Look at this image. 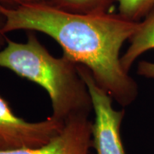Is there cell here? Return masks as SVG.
Masks as SVG:
<instances>
[{
    "mask_svg": "<svg viewBox=\"0 0 154 154\" xmlns=\"http://www.w3.org/2000/svg\"><path fill=\"white\" fill-rule=\"evenodd\" d=\"M47 3V0H0V5L8 8H17L19 6Z\"/></svg>",
    "mask_w": 154,
    "mask_h": 154,
    "instance_id": "9",
    "label": "cell"
},
{
    "mask_svg": "<svg viewBox=\"0 0 154 154\" xmlns=\"http://www.w3.org/2000/svg\"><path fill=\"white\" fill-rule=\"evenodd\" d=\"M129 45L126 52L121 57L122 67L127 72L133 63L144 52L154 49V9L138 23V27L128 39ZM137 74L140 76L154 80V63L140 61L138 63Z\"/></svg>",
    "mask_w": 154,
    "mask_h": 154,
    "instance_id": "6",
    "label": "cell"
},
{
    "mask_svg": "<svg viewBox=\"0 0 154 154\" xmlns=\"http://www.w3.org/2000/svg\"><path fill=\"white\" fill-rule=\"evenodd\" d=\"M118 14L127 20L140 22L154 9V0H116Z\"/></svg>",
    "mask_w": 154,
    "mask_h": 154,
    "instance_id": "8",
    "label": "cell"
},
{
    "mask_svg": "<svg viewBox=\"0 0 154 154\" xmlns=\"http://www.w3.org/2000/svg\"><path fill=\"white\" fill-rule=\"evenodd\" d=\"M5 33L24 30L53 38L63 55L91 71L96 82L121 106L136 99V82L122 67L120 52L135 32L139 22L119 14H78L47 3L8 8L0 5Z\"/></svg>",
    "mask_w": 154,
    "mask_h": 154,
    "instance_id": "1",
    "label": "cell"
},
{
    "mask_svg": "<svg viewBox=\"0 0 154 154\" xmlns=\"http://www.w3.org/2000/svg\"><path fill=\"white\" fill-rule=\"evenodd\" d=\"M3 25H4V19L0 16V50L5 47L6 45L5 33L3 32Z\"/></svg>",
    "mask_w": 154,
    "mask_h": 154,
    "instance_id": "10",
    "label": "cell"
},
{
    "mask_svg": "<svg viewBox=\"0 0 154 154\" xmlns=\"http://www.w3.org/2000/svg\"><path fill=\"white\" fill-rule=\"evenodd\" d=\"M0 67L44 88L51 102V116L59 121L89 116L93 110L92 99L77 63L63 55H51L34 32H28L25 43L6 38V45L0 50Z\"/></svg>",
    "mask_w": 154,
    "mask_h": 154,
    "instance_id": "2",
    "label": "cell"
},
{
    "mask_svg": "<svg viewBox=\"0 0 154 154\" xmlns=\"http://www.w3.org/2000/svg\"><path fill=\"white\" fill-rule=\"evenodd\" d=\"M92 125L89 116H73L65 121L58 134L43 146L0 151V154H89L92 147Z\"/></svg>",
    "mask_w": 154,
    "mask_h": 154,
    "instance_id": "5",
    "label": "cell"
},
{
    "mask_svg": "<svg viewBox=\"0 0 154 154\" xmlns=\"http://www.w3.org/2000/svg\"><path fill=\"white\" fill-rule=\"evenodd\" d=\"M77 69L87 84L92 99L94 112L92 147L96 154H127L121 137V125L125 110L113 108V99L96 82L87 67L77 64Z\"/></svg>",
    "mask_w": 154,
    "mask_h": 154,
    "instance_id": "3",
    "label": "cell"
},
{
    "mask_svg": "<svg viewBox=\"0 0 154 154\" xmlns=\"http://www.w3.org/2000/svg\"><path fill=\"white\" fill-rule=\"evenodd\" d=\"M116 0H47V4L63 11L78 14L107 13Z\"/></svg>",
    "mask_w": 154,
    "mask_h": 154,
    "instance_id": "7",
    "label": "cell"
},
{
    "mask_svg": "<svg viewBox=\"0 0 154 154\" xmlns=\"http://www.w3.org/2000/svg\"><path fill=\"white\" fill-rule=\"evenodd\" d=\"M64 122L52 116L36 122L17 116L9 104L0 96V151L41 146L57 134Z\"/></svg>",
    "mask_w": 154,
    "mask_h": 154,
    "instance_id": "4",
    "label": "cell"
}]
</instances>
